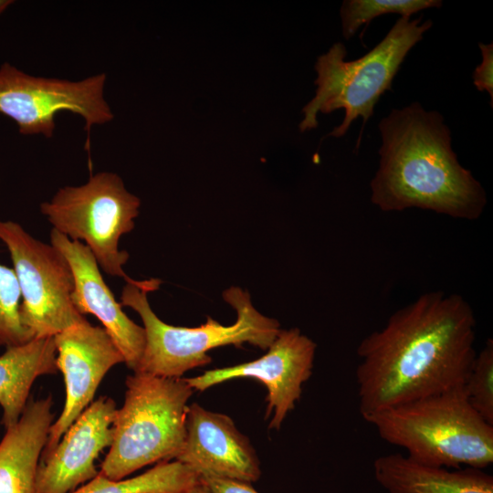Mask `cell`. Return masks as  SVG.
Masks as SVG:
<instances>
[{"mask_svg":"<svg viewBox=\"0 0 493 493\" xmlns=\"http://www.w3.org/2000/svg\"><path fill=\"white\" fill-rule=\"evenodd\" d=\"M13 3L10 0H0V15Z\"/></svg>","mask_w":493,"mask_h":493,"instance_id":"cell-25","label":"cell"},{"mask_svg":"<svg viewBox=\"0 0 493 493\" xmlns=\"http://www.w3.org/2000/svg\"><path fill=\"white\" fill-rule=\"evenodd\" d=\"M140 205L117 173L100 172L84 184L60 187L39 210L53 229L70 240L84 241L103 272L132 283L123 270L130 256L119 249V242L134 228Z\"/></svg>","mask_w":493,"mask_h":493,"instance_id":"cell-7","label":"cell"},{"mask_svg":"<svg viewBox=\"0 0 493 493\" xmlns=\"http://www.w3.org/2000/svg\"><path fill=\"white\" fill-rule=\"evenodd\" d=\"M476 326L468 302L443 291L422 294L393 312L356 350L362 418L463 388L477 355Z\"/></svg>","mask_w":493,"mask_h":493,"instance_id":"cell-1","label":"cell"},{"mask_svg":"<svg viewBox=\"0 0 493 493\" xmlns=\"http://www.w3.org/2000/svg\"><path fill=\"white\" fill-rule=\"evenodd\" d=\"M468 403L488 424L493 425V341L488 339L477 352L463 386Z\"/></svg>","mask_w":493,"mask_h":493,"instance_id":"cell-21","label":"cell"},{"mask_svg":"<svg viewBox=\"0 0 493 493\" xmlns=\"http://www.w3.org/2000/svg\"><path fill=\"white\" fill-rule=\"evenodd\" d=\"M161 284L159 278L135 280L121 290V305L140 315L145 330V347L135 372L180 378L191 369L210 363V350L244 343L267 350L281 330L278 321L261 314L248 291L238 287L223 292L224 299L236 311L234 324L225 326L207 317L204 325L195 328L169 325L157 317L148 301V294Z\"/></svg>","mask_w":493,"mask_h":493,"instance_id":"cell-3","label":"cell"},{"mask_svg":"<svg viewBox=\"0 0 493 493\" xmlns=\"http://www.w3.org/2000/svg\"><path fill=\"white\" fill-rule=\"evenodd\" d=\"M212 493H258L250 483L216 477H200Z\"/></svg>","mask_w":493,"mask_h":493,"instance_id":"cell-23","label":"cell"},{"mask_svg":"<svg viewBox=\"0 0 493 493\" xmlns=\"http://www.w3.org/2000/svg\"><path fill=\"white\" fill-rule=\"evenodd\" d=\"M316 343L298 328L280 330L260 358L234 366L206 371L185 378L193 390L205 391L237 378H254L267 390L266 416L272 414L269 429L278 430L300 399L302 385L312 374Z\"/></svg>","mask_w":493,"mask_h":493,"instance_id":"cell-10","label":"cell"},{"mask_svg":"<svg viewBox=\"0 0 493 493\" xmlns=\"http://www.w3.org/2000/svg\"><path fill=\"white\" fill-rule=\"evenodd\" d=\"M186 493H212L205 486L201 484L200 482L193 487L189 491Z\"/></svg>","mask_w":493,"mask_h":493,"instance_id":"cell-24","label":"cell"},{"mask_svg":"<svg viewBox=\"0 0 493 493\" xmlns=\"http://www.w3.org/2000/svg\"><path fill=\"white\" fill-rule=\"evenodd\" d=\"M116 413L115 402L100 396L80 414L53 451L40 459L38 493H71L98 475L95 460L111 445Z\"/></svg>","mask_w":493,"mask_h":493,"instance_id":"cell-13","label":"cell"},{"mask_svg":"<svg viewBox=\"0 0 493 493\" xmlns=\"http://www.w3.org/2000/svg\"><path fill=\"white\" fill-rule=\"evenodd\" d=\"M0 240L19 284L21 321L35 338L54 337L85 319L72 303L73 273L58 248L11 220H0Z\"/></svg>","mask_w":493,"mask_h":493,"instance_id":"cell-8","label":"cell"},{"mask_svg":"<svg viewBox=\"0 0 493 493\" xmlns=\"http://www.w3.org/2000/svg\"><path fill=\"white\" fill-rule=\"evenodd\" d=\"M58 370L54 337L34 338L5 348L0 355L1 423L5 429L18 421L36 379Z\"/></svg>","mask_w":493,"mask_h":493,"instance_id":"cell-17","label":"cell"},{"mask_svg":"<svg viewBox=\"0 0 493 493\" xmlns=\"http://www.w3.org/2000/svg\"><path fill=\"white\" fill-rule=\"evenodd\" d=\"M441 5L440 0H345L340 12L342 35L350 39L361 26H368L378 16L393 13L410 17L419 11Z\"/></svg>","mask_w":493,"mask_h":493,"instance_id":"cell-19","label":"cell"},{"mask_svg":"<svg viewBox=\"0 0 493 493\" xmlns=\"http://www.w3.org/2000/svg\"><path fill=\"white\" fill-rule=\"evenodd\" d=\"M482 61L475 68L472 78L478 91L486 90L490 96V106H493V45L478 44Z\"/></svg>","mask_w":493,"mask_h":493,"instance_id":"cell-22","label":"cell"},{"mask_svg":"<svg viewBox=\"0 0 493 493\" xmlns=\"http://www.w3.org/2000/svg\"><path fill=\"white\" fill-rule=\"evenodd\" d=\"M124 404L117 409L113 438L99 471L123 479L143 467L175 459L185 439L188 400L185 378L134 372L126 379Z\"/></svg>","mask_w":493,"mask_h":493,"instance_id":"cell-6","label":"cell"},{"mask_svg":"<svg viewBox=\"0 0 493 493\" xmlns=\"http://www.w3.org/2000/svg\"><path fill=\"white\" fill-rule=\"evenodd\" d=\"M185 439L177 460L200 477L253 483L261 476L260 463L249 439L226 414L196 403L188 405Z\"/></svg>","mask_w":493,"mask_h":493,"instance_id":"cell-12","label":"cell"},{"mask_svg":"<svg viewBox=\"0 0 493 493\" xmlns=\"http://www.w3.org/2000/svg\"><path fill=\"white\" fill-rule=\"evenodd\" d=\"M51 397L27 402L0 442V493H38L37 476L54 414Z\"/></svg>","mask_w":493,"mask_h":493,"instance_id":"cell-15","label":"cell"},{"mask_svg":"<svg viewBox=\"0 0 493 493\" xmlns=\"http://www.w3.org/2000/svg\"><path fill=\"white\" fill-rule=\"evenodd\" d=\"M105 73L79 81L28 75L8 62L0 67V114L16 122L23 135L53 136L61 111L79 115L89 143L92 126L113 120L104 97Z\"/></svg>","mask_w":493,"mask_h":493,"instance_id":"cell-9","label":"cell"},{"mask_svg":"<svg viewBox=\"0 0 493 493\" xmlns=\"http://www.w3.org/2000/svg\"><path fill=\"white\" fill-rule=\"evenodd\" d=\"M385 442L428 466L483 469L493 462V425L463 388L426 396L363 418Z\"/></svg>","mask_w":493,"mask_h":493,"instance_id":"cell-4","label":"cell"},{"mask_svg":"<svg viewBox=\"0 0 493 493\" xmlns=\"http://www.w3.org/2000/svg\"><path fill=\"white\" fill-rule=\"evenodd\" d=\"M54 342L57 366L65 381L66 400L60 415L50 426L41 458L53 451L68 428L92 403L107 372L125 362L105 329L86 319L55 335Z\"/></svg>","mask_w":493,"mask_h":493,"instance_id":"cell-11","label":"cell"},{"mask_svg":"<svg viewBox=\"0 0 493 493\" xmlns=\"http://www.w3.org/2000/svg\"><path fill=\"white\" fill-rule=\"evenodd\" d=\"M379 130V168L370 184L374 205L383 212L419 208L464 220L481 216L486 192L459 163L439 112L414 102L393 109Z\"/></svg>","mask_w":493,"mask_h":493,"instance_id":"cell-2","label":"cell"},{"mask_svg":"<svg viewBox=\"0 0 493 493\" xmlns=\"http://www.w3.org/2000/svg\"><path fill=\"white\" fill-rule=\"evenodd\" d=\"M50 244L64 255L71 267L74 278L71 300L74 307L80 314H91L101 322L122 353L124 363L135 372L145 347L144 328L124 313L86 245L70 240L53 228Z\"/></svg>","mask_w":493,"mask_h":493,"instance_id":"cell-14","label":"cell"},{"mask_svg":"<svg viewBox=\"0 0 493 493\" xmlns=\"http://www.w3.org/2000/svg\"><path fill=\"white\" fill-rule=\"evenodd\" d=\"M198 475L177 461H162L144 473L119 480L98 475L71 493H186L199 483Z\"/></svg>","mask_w":493,"mask_h":493,"instance_id":"cell-18","label":"cell"},{"mask_svg":"<svg viewBox=\"0 0 493 493\" xmlns=\"http://www.w3.org/2000/svg\"><path fill=\"white\" fill-rule=\"evenodd\" d=\"M372 468L376 481L388 493H493V477L479 468L450 470L400 453L378 456Z\"/></svg>","mask_w":493,"mask_h":493,"instance_id":"cell-16","label":"cell"},{"mask_svg":"<svg viewBox=\"0 0 493 493\" xmlns=\"http://www.w3.org/2000/svg\"><path fill=\"white\" fill-rule=\"evenodd\" d=\"M433 22L422 18L411 20L402 16L368 53L356 60L346 61L345 46L340 42L320 56L315 64L318 77L314 98L303 108L301 131L318 126L317 114H328L340 109L345 111L341 125L328 136L341 137L358 117L362 119V131L373 115L375 104L387 90L400 66L412 47L423 39Z\"/></svg>","mask_w":493,"mask_h":493,"instance_id":"cell-5","label":"cell"},{"mask_svg":"<svg viewBox=\"0 0 493 493\" xmlns=\"http://www.w3.org/2000/svg\"><path fill=\"white\" fill-rule=\"evenodd\" d=\"M21 292L13 267L0 263V345H21L33 340L20 317Z\"/></svg>","mask_w":493,"mask_h":493,"instance_id":"cell-20","label":"cell"}]
</instances>
